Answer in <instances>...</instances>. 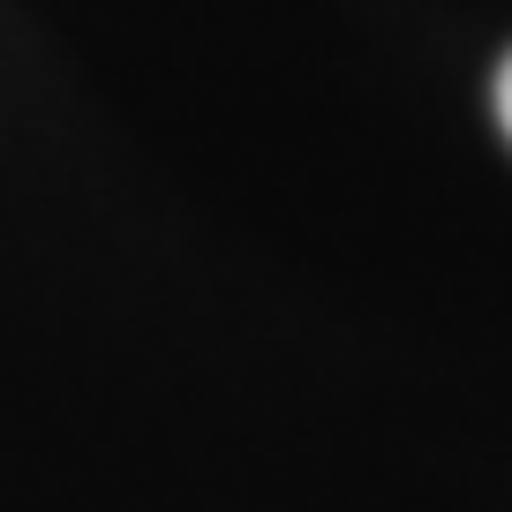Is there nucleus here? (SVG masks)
Wrapping results in <instances>:
<instances>
[{
    "label": "nucleus",
    "mask_w": 512,
    "mask_h": 512,
    "mask_svg": "<svg viewBox=\"0 0 512 512\" xmlns=\"http://www.w3.org/2000/svg\"><path fill=\"white\" fill-rule=\"evenodd\" d=\"M497 121H505V136H512V61L497 68Z\"/></svg>",
    "instance_id": "f257e3e1"
}]
</instances>
